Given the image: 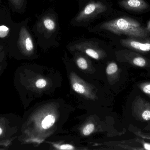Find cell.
Segmentation results:
<instances>
[{
  "label": "cell",
  "mask_w": 150,
  "mask_h": 150,
  "mask_svg": "<svg viewBox=\"0 0 150 150\" xmlns=\"http://www.w3.org/2000/svg\"><path fill=\"white\" fill-rule=\"evenodd\" d=\"M90 31L98 33H111L116 35H125L130 38H146L149 31L141 24L130 18L120 17L103 21L93 27Z\"/></svg>",
  "instance_id": "1"
},
{
  "label": "cell",
  "mask_w": 150,
  "mask_h": 150,
  "mask_svg": "<svg viewBox=\"0 0 150 150\" xmlns=\"http://www.w3.org/2000/svg\"><path fill=\"white\" fill-rule=\"evenodd\" d=\"M110 10V4L107 0H83L79 3L78 12L71 20V24L88 26L95 20L105 17Z\"/></svg>",
  "instance_id": "2"
},
{
  "label": "cell",
  "mask_w": 150,
  "mask_h": 150,
  "mask_svg": "<svg viewBox=\"0 0 150 150\" xmlns=\"http://www.w3.org/2000/svg\"><path fill=\"white\" fill-rule=\"evenodd\" d=\"M59 17L53 9L46 10L38 19L33 31L40 43H54L59 35Z\"/></svg>",
  "instance_id": "3"
},
{
  "label": "cell",
  "mask_w": 150,
  "mask_h": 150,
  "mask_svg": "<svg viewBox=\"0 0 150 150\" xmlns=\"http://www.w3.org/2000/svg\"><path fill=\"white\" fill-rule=\"evenodd\" d=\"M100 40L98 39H84L76 41L72 43L71 48L75 49L83 50L88 56L95 60H98L100 55Z\"/></svg>",
  "instance_id": "4"
},
{
  "label": "cell",
  "mask_w": 150,
  "mask_h": 150,
  "mask_svg": "<svg viewBox=\"0 0 150 150\" xmlns=\"http://www.w3.org/2000/svg\"><path fill=\"white\" fill-rule=\"evenodd\" d=\"M133 116L140 121H150V102L140 96H137L132 103Z\"/></svg>",
  "instance_id": "5"
},
{
  "label": "cell",
  "mask_w": 150,
  "mask_h": 150,
  "mask_svg": "<svg viewBox=\"0 0 150 150\" xmlns=\"http://www.w3.org/2000/svg\"><path fill=\"white\" fill-rule=\"evenodd\" d=\"M18 45L21 52L25 55H30L34 52V40L26 26H23L20 29Z\"/></svg>",
  "instance_id": "6"
},
{
  "label": "cell",
  "mask_w": 150,
  "mask_h": 150,
  "mask_svg": "<svg viewBox=\"0 0 150 150\" xmlns=\"http://www.w3.org/2000/svg\"><path fill=\"white\" fill-rule=\"evenodd\" d=\"M130 38L120 41L123 46L141 53H150V39Z\"/></svg>",
  "instance_id": "7"
},
{
  "label": "cell",
  "mask_w": 150,
  "mask_h": 150,
  "mask_svg": "<svg viewBox=\"0 0 150 150\" xmlns=\"http://www.w3.org/2000/svg\"><path fill=\"white\" fill-rule=\"evenodd\" d=\"M124 61L131 65L143 68H150V60L133 52H126L123 55Z\"/></svg>",
  "instance_id": "8"
},
{
  "label": "cell",
  "mask_w": 150,
  "mask_h": 150,
  "mask_svg": "<svg viewBox=\"0 0 150 150\" xmlns=\"http://www.w3.org/2000/svg\"><path fill=\"white\" fill-rule=\"evenodd\" d=\"M119 4L126 9L135 11H142L149 7L148 4L144 0H122Z\"/></svg>",
  "instance_id": "9"
},
{
  "label": "cell",
  "mask_w": 150,
  "mask_h": 150,
  "mask_svg": "<svg viewBox=\"0 0 150 150\" xmlns=\"http://www.w3.org/2000/svg\"><path fill=\"white\" fill-rule=\"evenodd\" d=\"M55 121V118L52 115L46 116L41 122V127L44 129H47L52 127Z\"/></svg>",
  "instance_id": "10"
},
{
  "label": "cell",
  "mask_w": 150,
  "mask_h": 150,
  "mask_svg": "<svg viewBox=\"0 0 150 150\" xmlns=\"http://www.w3.org/2000/svg\"><path fill=\"white\" fill-rule=\"evenodd\" d=\"M139 89L150 98V82H142L137 84Z\"/></svg>",
  "instance_id": "11"
},
{
  "label": "cell",
  "mask_w": 150,
  "mask_h": 150,
  "mask_svg": "<svg viewBox=\"0 0 150 150\" xmlns=\"http://www.w3.org/2000/svg\"><path fill=\"white\" fill-rule=\"evenodd\" d=\"M118 71V67L115 63H111L108 66L106 73L108 75H112L117 73Z\"/></svg>",
  "instance_id": "12"
},
{
  "label": "cell",
  "mask_w": 150,
  "mask_h": 150,
  "mask_svg": "<svg viewBox=\"0 0 150 150\" xmlns=\"http://www.w3.org/2000/svg\"><path fill=\"white\" fill-rule=\"evenodd\" d=\"M76 63L78 66L81 69H86L88 67V64L86 60L82 57H79L77 60Z\"/></svg>",
  "instance_id": "13"
},
{
  "label": "cell",
  "mask_w": 150,
  "mask_h": 150,
  "mask_svg": "<svg viewBox=\"0 0 150 150\" xmlns=\"http://www.w3.org/2000/svg\"><path fill=\"white\" fill-rule=\"evenodd\" d=\"M11 4L15 8L20 9L23 8L25 4V0H9Z\"/></svg>",
  "instance_id": "14"
},
{
  "label": "cell",
  "mask_w": 150,
  "mask_h": 150,
  "mask_svg": "<svg viewBox=\"0 0 150 150\" xmlns=\"http://www.w3.org/2000/svg\"><path fill=\"white\" fill-rule=\"evenodd\" d=\"M73 88L75 92L79 94H83L85 92V89L83 86L77 83L73 85Z\"/></svg>",
  "instance_id": "15"
},
{
  "label": "cell",
  "mask_w": 150,
  "mask_h": 150,
  "mask_svg": "<svg viewBox=\"0 0 150 150\" xmlns=\"http://www.w3.org/2000/svg\"><path fill=\"white\" fill-rule=\"evenodd\" d=\"M10 29L6 26H0V38H4L8 36Z\"/></svg>",
  "instance_id": "16"
},
{
  "label": "cell",
  "mask_w": 150,
  "mask_h": 150,
  "mask_svg": "<svg viewBox=\"0 0 150 150\" xmlns=\"http://www.w3.org/2000/svg\"><path fill=\"white\" fill-rule=\"evenodd\" d=\"M94 129V126L93 124H89L85 127L83 129V134L85 136L89 135L90 134H91Z\"/></svg>",
  "instance_id": "17"
},
{
  "label": "cell",
  "mask_w": 150,
  "mask_h": 150,
  "mask_svg": "<svg viewBox=\"0 0 150 150\" xmlns=\"http://www.w3.org/2000/svg\"><path fill=\"white\" fill-rule=\"evenodd\" d=\"M136 141L141 143L144 150H150V143L145 141L142 139H137Z\"/></svg>",
  "instance_id": "18"
},
{
  "label": "cell",
  "mask_w": 150,
  "mask_h": 150,
  "mask_svg": "<svg viewBox=\"0 0 150 150\" xmlns=\"http://www.w3.org/2000/svg\"><path fill=\"white\" fill-rule=\"evenodd\" d=\"M47 84V82L44 79H40L36 82L35 85H36V87L37 88L41 89V88L45 87L46 86Z\"/></svg>",
  "instance_id": "19"
},
{
  "label": "cell",
  "mask_w": 150,
  "mask_h": 150,
  "mask_svg": "<svg viewBox=\"0 0 150 150\" xmlns=\"http://www.w3.org/2000/svg\"><path fill=\"white\" fill-rule=\"evenodd\" d=\"M55 147L61 150H74V146L70 144H63L61 146H55Z\"/></svg>",
  "instance_id": "20"
},
{
  "label": "cell",
  "mask_w": 150,
  "mask_h": 150,
  "mask_svg": "<svg viewBox=\"0 0 150 150\" xmlns=\"http://www.w3.org/2000/svg\"><path fill=\"white\" fill-rule=\"evenodd\" d=\"M3 53V52H1V53H0V70L1 68V62L3 60L4 56V54Z\"/></svg>",
  "instance_id": "21"
},
{
  "label": "cell",
  "mask_w": 150,
  "mask_h": 150,
  "mask_svg": "<svg viewBox=\"0 0 150 150\" xmlns=\"http://www.w3.org/2000/svg\"><path fill=\"white\" fill-rule=\"evenodd\" d=\"M3 133V130L2 128L0 127V136Z\"/></svg>",
  "instance_id": "22"
},
{
  "label": "cell",
  "mask_w": 150,
  "mask_h": 150,
  "mask_svg": "<svg viewBox=\"0 0 150 150\" xmlns=\"http://www.w3.org/2000/svg\"><path fill=\"white\" fill-rule=\"evenodd\" d=\"M147 30H148V31H150V21L149 23V25H148Z\"/></svg>",
  "instance_id": "23"
},
{
  "label": "cell",
  "mask_w": 150,
  "mask_h": 150,
  "mask_svg": "<svg viewBox=\"0 0 150 150\" xmlns=\"http://www.w3.org/2000/svg\"><path fill=\"white\" fill-rule=\"evenodd\" d=\"M3 48V47L2 46H0V53H1V52L2 51Z\"/></svg>",
  "instance_id": "24"
}]
</instances>
